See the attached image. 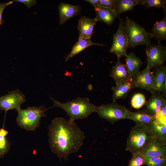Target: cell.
Returning <instances> with one entry per match:
<instances>
[{"label":"cell","mask_w":166,"mask_h":166,"mask_svg":"<svg viewBox=\"0 0 166 166\" xmlns=\"http://www.w3.org/2000/svg\"><path fill=\"white\" fill-rule=\"evenodd\" d=\"M58 10L60 23L63 25L69 19L79 14L81 8L77 5H72L62 2L59 4Z\"/></svg>","instance_id":"cell-14"},{"label":"cell","mask_w":166,"mask_h":166,"mask_svg":"<svg viewBox=\"0 0 166 166\" xmlns=\"http://www.w3.org/2000/svg\"><path fill=\"white\" fill-rule=\"evenodd\" d=\"M99 1L103 6L115 11L116 0H99Z\"/></svg>","instance_id":"cell-30"},{"label":"cell","mask_w":166,"mask_h":166,"mask_svg":"<svg viewBox=\"0 0 166 166\" xmlns=\"http://www.w3.org/2000/svg\"><path fill=\"white\" fill-rule=\"evenodd\" d=\"M146 102L144 96L142 93H138L135 94L132 97L131 104L133 108L139 109L145 105Z\"/></svg>","instance_id":"cell-27"},{"label":"cell","mask_w":166,"mask_h":166,"mask_svg":"<svg viewBox=\"0 0 166 166\" xmlns=\"http://www.w3.org/2000/svg\"><path fill=\"white\" fill-rule=\"evenodd\" d=\"M51 98L53 103V107L62 109L69 116V119L73 121L87 118L95 112L97 107L87 97H77L63 103Z\"/></svg>","instance_id":"cell-2"},{"label":"cell","mask_w":166,"mask_h":166,"mask_svg":"<svg viewBox=\"0 0 166 166\" xmlns=\"http://www.w3.org/2000/svg\"><path fill=\"white\" fill-rule=\"evenodd\" d=\"M26 101L24 94L18 89L13 90L0 97V110L7 111L21 109V106Z\"/></svg>","instance_id":"cell-9"},{"label":"cell","mask_w":166,"mask_h":166,"mask_svg":"<svg viewBox=\"0 0 166 166\" xmlns=\"http://www.w3.org/2000/svg\"><path fill=\"white\" fill-rule=\"evenodd\" d=\"M119 18L120 22L118 28L113 35V43L109 51L116 55L117 59H120L121 57H125L127 54L128 42L124 30V22L120 17Z\"/></svg>","instance_id":"cell-7"},{"label":"cell","mask_w":166,"mask_h":166,"mask_svg":"<svg viewBox=\"0 0 166 166\" xmlns=\"http://www.w3.org/2000/svg\"><path fill=\"white\" fill-rule=\"evenodd\" d=\"M130 160L128 166H141L144 164V157L141 152L133 154Z\"/></svg>","instance_id":"cell-29"},{"label":"cell","mask_w":166,"mask_h":166,"mask_svg":"<svg viewBox=\"0 0 166 166\" xmlns=\"http://www.w3.org/2000/svg\"><path fill=\"white\" fill-rule=\"evenodd\" d=\"M130 111L125 106L119 105L115 101L110 104L97 106L95 112L101 118L113 124L122 119H130Z\"/></svg>","instance_id":"cell-6"},{"label":"cell","mask_w":166,"mask_h":166,"mask_svg":"<svg viewBox=\"0 0 166 166\" xmlns=\"http://www.w3.org/2000/svg\"><path fill=\"white\" fill-rule=\"evenodd\" d=\"M154 137L149 127L146 125H135L130 130L125 150L132 154L141 152Z\"/></svg>","instance_id":"cell-3"},{"label":"cell","mask_w":166,"mask_h":166,"mask_svg":"<svg viewBox=\"0 0 166 166\" xmlns=\"http://www.w3.org/2000/svg\"><path fill=\"white\" fill-rule=\"evenodd\" d=\"M130 119L133 120L135 125H146L150 127L155 120V117L148 113L145 110L136 112L129 111Z\"/></svg>","instance_id":"cell-16"},{"label":"cell","mask_w":166,"mask_h":166,"mask_svg":"<svg viewBox=\"0 0 166 166\" xmlns=\"http://www.w3.org/2000/svg\"><path fill=\"white\" fill-rule=\"evenodd\" d=\"M138 4L137 0H116L115 11L119 17L122 13L133 10Z\"/></svg>","instance_id":"cell-24"},{"label":"cell","mask_w":166,"mask_h":166,"mask_svg":"<svg viewBox=\"0 0 166 166\" xmlns=\"http://www.w3.org/2000/svg\"><path fill=\"white\" fill-rule=\"evenodd\" d=\"M85 1L91 4L94 9L100 8L102 6L99 0H86Z\"/></svg>","instance_id":"cell-34"},{"label":"cell","mask_w":166,"mask_h":166,"mask_svg":"<svg viewBox=\"0 0 166 166\" xmlns=\"http://www.w3.org/2000/svg\"><path fill=\"white\" fill-rule=\"evenodd\" d=\"M93 45L104 46L103 44L93 42L90 38H79L72 47L70 52L65 57V61H67L88 47Z\"/></svg>","instance_id":"cell-19"},{"label":"cell","mask_w":166,"mask_h":166,"mask_svg":"<svg viewBox=\"0 0 166 166\" xmlns=\"http://www.w3.org/2000/svg\"><path fill=\"white\" fill-rule=\"evenodd\" d=\"M141 153L144 157H166V144L154 137Z\"/></svg>","instance_id":"cell-11"},{"label":"cell","mask_w":166,"mask_h":166,"mask_svg":"<svg viewBox=\"0 0 166 166\" xmlns=\"http://www.w3.org/2000/svg\"><path fill=\"white\" fill-rule=\"evenodd\" d=\"M98 21L102 22L108 25H111L116 18L118 17L116 12L102 6L95 9Z\"/></svg>","instance_id":"cell-20"},{"label":"cell","mask_w":166,"mask_h":166,"mask_svg":"<svg viewBox=\"0 0 166 166\" xmlns=\"http://www.w3.org/2000/svg\"><path fill=\"white\" fill-rule=\"evenodd\" d=\"M147 166H166V157H144Z\"/></svg>","instance_id":"cell-28"},{"label":"cell","mask_w":166,"mask_h":166,"mask_svg":"<svg viewBox=\"0 0 166 166\" xmlns=\"http://www.w3.org/2000/svg\"><path fill=\"white\" fill-rule=\"evenodd\" d=\"M124 30L128 40V48H134L142 45L147 47L152 44L151 40L153 37L152 33L147 32L143 27L128 16L124 22Z\"/></svg>","instance_id":"cell-4"},{"label":"cell","mask_w":166,"mask_h":166,"mask_svg":"<svg viewBox=\"0 0 166 166\" xmlns=\"http://www.w3.org/2000/svg\"><path fill=\"white\" fill-rule=\"evenodd\" d=\"M125 61V65L132 79L142 65V60L134 53L130 52L126 56Z\"/></svg>","instance_id":"cell-21"},{"label":"cell","mask_w":166,"mask_h":166,"mask_svg":"<svg viewBox=\"0 0 166 166\" xmlns=\"http://www.w3.org/2000/svg\"><path fill=\"white\" fill-rule=\"evenodd\" d=\"M97 21L96 17L92 18L82 16L78 21L77 27L79 33L78 39L90 38L94 33L95 25Z\"/></svg>","instance_id":"cell-12"},{"label":"cell","mask_w":166,"mask_h":166,"mask_svg":"<svg viewBox=\"0 0 166 166\" xmlns=\"http://www.w3.org/2000/svg\"><path fill=\"white\" fill-rule=\"evenodd\" d=\"M166 104L165 98L160 93L152 94L149 99L146 101L145 110L150 115L154 116L160 110L163 105Z\"/></svg>","instance_id":"cell-15"},{"label":"cell","mask_w":166,"mask_h":166,"mask_svg":"<svg viewBox=\"0 0 166 166\" xmlns=\"http://www.w3.org/2000/svg\"><path fill=\"white\" fill-rule=\"evenodd\" d=\"M49 109L43 105L28 107L25 109L21 108L17 111L16 121L18 126L27 131L35 130L40 125L42 118L45 116V112Z\"/></svg>","instance_id":"cell-5"},{"label":"cell","mask_w":166,"mask_h":166,"mask_svg":"<svg viewBox=\"0 0 166 166\" xmlns=\"http://www.w3.org/2000/svg\"><path fill=\"white\" fill-rule=\"evenodd\" d=\"M149 127L155 137L166 144V125L155 120Z\"/></svg>","instance_id":"cell-23"},{"label":"cell","mask_w":166,"mask_h":166,"mask_svg":"<svg viewBox=\"0 0 166 166\" xmlns=\"http://www.w3.org/2000/svg\"><path fill=\"white\" fill-rule=\"evenodd\" d=\"M138 4L143 5L146 8L151 7L162 8L166 12V0H137Z\"/></svg>","instance_id":"cell-26"},{"label":"cell","mask_w":166,"mask_h":166,"mask_svg":"<svg viewBox=\"0 0 166 166\" xmlns=\"http://www.w3.org/2000/svg\"><path fill=\"white\" fill-rule=\"evenodd\" d=\"M154 116L156 119L166 118V104L163 105L160 111Z\"/></svg>","instance_id":"cell-33"},{"label":"cell","mask_w":166,"mask_h":166,"mask_svg":"<svg viewBox=\"0 0 166 166\" xmlns=\"http://www.w3.org/2000/svg\"><path fill=\"white\" fill-rule=\"evenodd\" d=\"M48 135L51 151L61 159H66L77 152L85 138L74 121L61 117L52 120L48 127Z\"/></svg>","instance_id":"cell-1"},{"label":"cell","mask_w":166,"mask_h":166,"mask_svg":"<svg viewBox=\"0 0 166 166\" xmlns=\"http://www.w3.org/2000/svg\"><path fill=\"white\" fill-rule=\"evenodd\" d=\"M13 2L12 1L7 3H3L0 2V26L3 24L4 22V20L2 19V14L4 10L7 6L12 4Z\"/></svg>","instance_id":"cell-32"},{"label":"cell","mask_w":166,"mask_h":166,"mask_svg":"<svg viewBox=\"0 0 166 166\" xmlns=\"http://www.w3.org/2000/svg\"><path fill=\"white\" fill-rule=\"evenodd\" d=\"M150 69L147 66L141 71H139L132 79L133 87L155 93L153 89V77Z\"/></svg>","instance_id":"cell-10"},{"label":"cell","mask_w":166,"mask_h":166,"mask_svg":"<svg viewBox=\"0 0 166 166\" xmlns=\"http://www.w3.org/2000/svg\"><path fill=\"white\" fill-rule=\"evenodd\" d=\"M153 38L158 42L166 39V16L161 20L156 21L151 29Z\"/></svg>","instance_id":"cell-22"},{"label":"cell","mask_w":166,"mask_h":166,"mask_svg":"<svg viewBox=\"0 0 166 166\" xmlns=\"http://www.w3.org/2000/svg\"><path fill=\"white\" fill-rule=\"evenodd\" d=\"M109 75L114 80L116 84L124 83L132 79L125 64H123L120 59H117L116 63L112 68Z\"/></svg>","instance_id":"cell-13"},{"label":"cell","mask_w":166,"mask_h":166,"mask_svg":"<svg viewBox=\"0 0 166 166\" xmlns=\"http://www.w3.org/2000/svg\"><path fill=\"white\" fill-rule=\"evenodd\" d=\"M8 133L6 129L0 128V157H3L10 149V144L6 137Z\"/></svg>","instance_id":"cell-25"},{"label":"cell","mask_w":166,"mask_h":166,"mask_svg":"<svg viewBox=\"0 0 166 166\" xmlns=\"http://www.w3.org/2000/svg\"><path fill=\"white\" fill-rule=\"evenodd\" d=\"M153 89L155 93H160L163 85L166 81V66L162 65L156 67L152 73Z\"/></svg>","instance_id":"cell-17"},{"label":"cell","mask_w":166,"mask_h":166,"mask_svg":"<svg viewBox=\"0 0 166 166\" xmlns=\"http://www.w3.org/2000/svg\"><path fill=\"white\" fill-rule=\"evenodd\" d=\"M147 66L150 69L163 65L166 60V47L160 42L152 44L145 48Z\"/></svg>","instance_id":"cell-8"},{"label":"cell","mask_w":166,"mask_h":166,"mask_svg":"<svg viewBox=\"0 0 166 166\" xmlns=\"http://www.w3.org/2000/svg\"><path fill=\"white\" fill-rule=\"evenodd\" d=\"M14 2H19L24 4L28 8L35 5L37 2L35 0H14L12 1Z\"/></svg>","instance_id":"cell-31"},{"label":"cell","mask_w":166,"mask_h":166,"mask_svg":"<svg viewBox=\"0 0 166 166\" xmlns=\"http://www.w3.org/2000/svg\"><path fill=\"white\" fill-rule=\"evenodd\" d=\"M133 88L132 79L124 83L117 84L115 86H113L111 89L113 91V101L125 98Z\"/></svg>","instance_id":"cell-18"}]
</instances>
